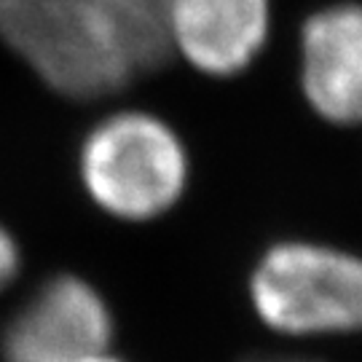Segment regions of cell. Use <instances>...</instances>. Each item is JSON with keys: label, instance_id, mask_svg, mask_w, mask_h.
Instances as JSON below:
<instances>
[{"label": "cell", "instance_id": "1", "mask_svg": "<svg viewBox=\"0 0 362 362\" xmlns=\"http://www.w3.org/2000/svg\"><path fill=\"white\" fill-rule=\"evenodd\" d=\"M0 38L70 100L113 97L137 76L100 0H0Z\"/></svg>", "mask_w": 362, "mask_h": 362}, {"label": "cell", "instance_id": "2", "mask_svg": "<svg viewBox=\"0 0 362 362\" xmlns=\"http://www.w3.org/2000/svg\"><path fill=\"white\" fill-rule=\"evenodd\" d=\"M78 172L105 215L151 223L180 204L191 182V156L164 118L148 110H116L83 137Z\"/></svg>", "mask_w": 362, "mask_h": 362}, {"label": "cell", "instance_id": "3", "mask_svg": "<svg viewBox=\"0 0 362 362\" xmlns=\"http://www.w3.org/2000/svg\"><path fill=\"white\" fill-rule=\"evenodd\" d=\"M252 311L285 338L362 333V255L311 239L274 242L250 274Z\"/></svg>", "mask_w": 362, "mask_h": 362}, {"label": "cell", "instance_id": "4", "mask_svg": "<svg viewBox=\"0 0 362 362\" xmlns=\"http://www.w3.org/2000/svg\"><path fill=\"white\" fill-rule=\"evenodd\" d=\"M113 314L97 287L57 274L13 311L0 336L3 362H78L110 349Z\"/></svg>", "mask_w": 362, "mask_h": 362}, {"label": "cell", "instance_id": "5", "mask_svg": "<svg viewBox=\"0 0 362 362\" xmlns=\"http://www.w3.org/2000/svg\"><path fill=\"white\" fill-rule=\"evenodd\" d=\"M298 83L317 118L362 127V0L327 3L303 19Z\"/></svg>", "mask_w": 362, "mask_h": 362}, {"label": "cell", "instance_id": "6", "mask_svg": "<svg viewBox=\"0 0 362 362\" xmlns=\"http://www.w3.org/2000/svg\"><path fill=\"white\" fill-rule=\"evenodd\" d=\"M272 25L274 0H172L169 54L202 76H242L269 46Z\"/></svg>", "mask_w": 362, "mask_h": 362}, {"label": "cell", "instance_id": "7", "mask_svg": "<svg viewBox=\"0 0 362 362\" xmlns=\"http://www.w3.org/2000/svg\"><path fill=\"white\" fill-rule=\"evenodd\" d=\"M100 6L127 43L137 73L156 70L172 59L167 40L172 0H100Z\"/></svg>", "mask_w": 362, "mask_h": 362}, {"label": "cell", "instance_id": "8", "mask_svg": "<svg viewBox=\"0 0 362 362\" xmlns=\"http://www.w3.org/2000/svg\"><path fill=\"white\" fill-rule=\"evenodd\" d=\"M19 266H22L19 245H16V239L8 233V228L0 226V290H6L16 279Z\"/></svg>", "mask_w": 362, "mask_h": 362}, {"label": "cell", "instance_id": "9", "mask_svg": "<svg viewBox=\"0 0 362 362\" xmlns=\"http://www.w3.org/2000/svg\"><path fill=\"white\" fill-rule=\"evenodd\" d=\"M247 362H320L311 357H293V354H255Z\"/></svg>", "mask_w": 362, "mask_h": 362}, {"label": "cell", "instance_id": "10", "mask_svg": "<svg viewBox=\"0 0 362 362\" xmlns=\"http://www.w3.org/2000/svg\"><path fill=\"white\" fill-rule=\"evenodd\" d=\"M78 362H124V360L116 357V354H110V351H100V354H91V357H83V360Z\"/></svg>", "mask_w": 362, "mask_h": 362}]
</instances>
